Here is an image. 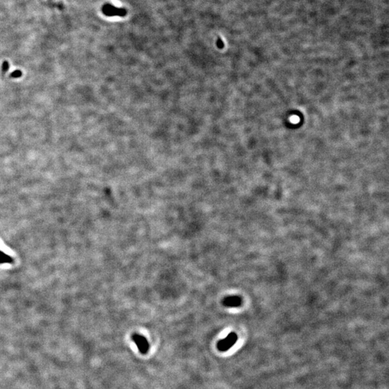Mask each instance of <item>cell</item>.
Returning a JSON list of instances; mask_svg holds the SVG:
<instances>
[{
    "label": "cell",
    "instance_id": "1",
    "mask_svg": "<svg viewBox=\"0 0 389 389\" xmlns=\"http://www.w3.org/2000/svg\"><path fill=\"white\" fill-rule=\"evenodd\" d=\"M238 337L236 333L231 332L226 338L220 340L217 344L218 350L221 352H226L229 350L232 346H234L237 341Z\"/></svg>",
    "mask_w": 389,
    "mask_h": 389
},
{
    "label": "cell",
    "instance_id": "2",
    "mask_svg": "<svg viewBox=\"0 0 389 389\" xmlns=\"http://www.w3.org/2000/svg\"><path fill=\"white\" fill-rule=\"evenodd\" d=\"M102 12L109 17H112V16L125 17L127 14V11L123 8H118L112 4H106L102 7Z\"/></svg>",
    "mask_w": 389,
    "mask_h": 389
},
{
    "label": "cell",
    "instance_id": "3",
    "mask_svg": "<svg viewBox=\"0 0 389 389\" xmlns=\"http://www.w3.org/2000/svg\"><path fill=\"white\" fill-rule=\"evenodd\" d=\"M132 339L134 342V343L136 344L137 347L139 349L140 353L145 355V354H146L149 352V342L144 336H141V335L138 334H134L132 336Z\"/></svg>",
    "mask_w": 389,
    "mask_h": 389
},
{
    "label": "cell",
    "instance_id": "4",
    "mask_svg": "<svg viewBox=\"0 0 389 389\" xmlns=\"http://www.w3.org/2000/svg\"><path fill=\"white\" fill-rule=\"evenodd\" d=\"M222 303L226 307H239L242 303V300L239 296H231L225 298Z\"/></svg>",
    "mask_w": 389,
    "mask_h": 389
},
{
    "label": "cell",
    "instance_id": "5",
    "mask_svg": "<svg viewBox=\"0 0 389 389\" xmlns=\"http://www.w3.org/2000/svg\"><path fill=\"white\" fill-rule=\"evenodd\" d=\"M12 262V259L0 250V264L11 263Z\"/></svg>",
    "mask_w": 389,
    "mask_h": 389
},
{
    "label": "cell",
    "instance_id": "6",
    "mask_svg": "<svg viewBox=\"0 0 389 389\" xmlns=\"http://www.w3.org/2000/svg\"><path fill=\"white\" fill-rule=\"evenodd\" d=\"M21 75H22V71L17 70V71H15L12 72V73L11 74L10 76L13 77V78H17V77H20Z\"/></svg>",
    "mask_w": 389,
    "mask_h": 389
}]
</instances>
